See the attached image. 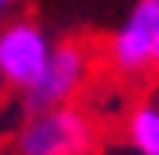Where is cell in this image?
Masks as SVG:
<instances>
[{
    "instance_id": "1",
    "label": "cell",
    "mask_w": 159,
    "mask_h": 155,
    "mask_svg": "<svg viewBox=\"0 0 159 155\" xmlns=\"http://www.w3.org/2000/svg\"><path fill=\"white\" fill-rule=\"evenodd\" d=\"M93 141L97 135L90 117L69 103L31 110L14 135L17 155H87Z\"/></svg>"
},
{
    "instance_id": "2",
    "label": "cell",
    "mask_w": 159,
    "mask_h": 155,
    "mask_svg": "<svg viewBox=\"0 0 159 155\" xmlns=\"http://www.w3.org/2000/svg\"><path fill=\"white\" fill-rule=\"evenodd\" d=\"M87 69H90V59H87V52L80 45H69V41L52 45L45 69L38 72V80L21 93V107L31 114V110H48V107L69 103L80 93V86H83Z\"/></svg>"
},
{
    "instance_id": "3",
    "label": "cell",
    "mask_w": 159,
    "mask_h": 155,
    "mask_svg": "<svg viewBox=\"0 0 159 155\" xmlns=\"http://www.w3.org/2000/svg\"><path fill=\"white\" fill-rule=\"evenodd\" d=\"M52 38L35 21H7L0 28V80L11 90H28L48 62Z\"/></svg>"
},
{
    "instance_id": "4",
    "label": "cell",
    "mask_w": 159,
    "mask_h": 155,
    "mask_svg": "<svg viewBox=\"0 0 159 155\" xmlns=\"http://www.w3.org/2000/svg\"><path fill=\"white\" fill-rule=\"evenodd\" d=\"M159 41V0H135L111 38V62L118 72H142L152 66Z\"/></svg>"
},
{
    "instance_id": "5",
    "label": "cell",
    "mask_w": 159,
    "mask_h": 155,
    "mask_svg": "<svg viewBox=\"0 0 159 155\" xmlns=\"http://www.w3.org/2000/svg\"><path fill=\"white\" fill-rule=\"evenodd\" d=\"M128 145L135 155H159V103H139L128 114Z\"/></svg>"
},
{
    "instance_id": "6",
    "label": "cell",
    "mask_w": 159,
    "mask_h": 155,
    "mask_svg": "<svg viewBox=\"0 0 159 155\" xmlns=\"http://www.w3.org/2000/svg\"><path fill=\"white\" fill-rule=\"evenodd\" d=\"M7 7H14V0H0V14H4Z\"/></svg>"
},
{
    "instance_id": "7",
    "label": "cell",
    "mask_w": 159,
    "mask_h": 155,
    "mask_svg": "<svg viewBox=\"0 0 159 155\" xmlns=\"http://www.w3.org/2000/svg\"><path fill=\"white\" fill-rule=\"evenodd\" d=\"M152 66H159V41H156V52H152Z\"/></svg>"
}]
</instances>
